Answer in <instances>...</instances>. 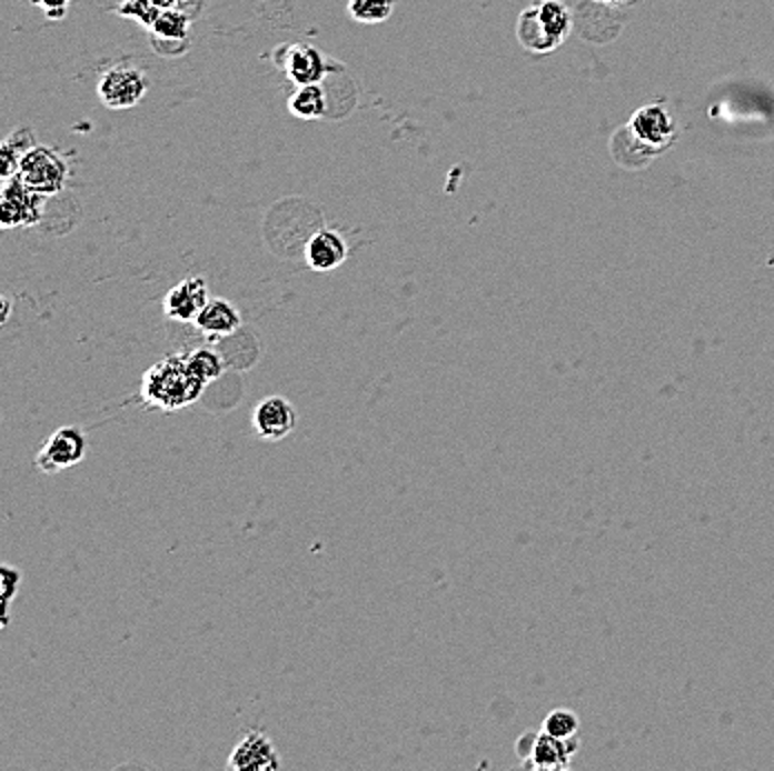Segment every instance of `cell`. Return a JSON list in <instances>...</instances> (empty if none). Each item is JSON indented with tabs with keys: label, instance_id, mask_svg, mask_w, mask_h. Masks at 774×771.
I'll list each match as a JSON object with an SVG mask.
<instances>
[{
	"label": "cell",
	"instance_id": "5b68a950",
	"mask_svg": "<svg viewBox=\"0 0 774 771\" xmlns=\"http://www.w3.org/2000/svg\"><path fill=\"white\" fill-rule=\"evenodd\" d=\"M147 76L131 64H116L98 80V98L107 109L122 111L136 107L147 93Z\"/></svg>",
	"mask_w": 774,
	"mask_h": 771
},
{
	"label": "cell",
	"instance_id": "277c9868",
	"mask_svg": "<svg viewBox=\"0 0 774 771\" xmlns=\"http://www.w3.org/2000/svg\"><path fill=\"white\" fill-rule=\"evenodd\" d=\"M27 187L42 196H53L62 191L69 178L67 160L53 151L51 147L33 144L20 160V169L16 173Z\"/></svg>",
	"mask_w": 774,
	"mask_h": 771
},
{
	"label": "cell",
	"instance_id": "30bf717a",
	"mask_svg": "<svg viewBox=\"0 0 774 771\" xmlns=\"http://www.w3.org/2000/svg\"><path fill=\"white\" fill-rule=\"evenodd\" d=\"M207 280L200 276H189L173 284L162 298V311L167 318L178 322H194L202 307L209 302Z\"/></svg>",
	"mask_w": 774,
	"mask_h": 771
},
{
	"label": "cell",
	"instance_id": "4316f807",
	"mask_svg": "<svg viewBox=\"0 0 774 771\" xmlns=\"http://www.w3.org/2000/svg\"><path fill=\"white\" fill-rule=\"evenodd\" d=\"M601 2H607V4H621V2H625V0H601Z\"/></svg>",
	"mask_w": 774,
	"mask_h": 771
},
{
	"label": "cell",
	"instance_id": "8992f818",
	"mask_svg": "<svg viewBox=\"0 0 774 771\" xmlns=\"http://www.w3.org/2000/svg\"><path fill=\"white\" fill-rule=\"evenodd\" d=\"M85 453H87L85 431L76 424H67L49 433V438L36 453L33 464L42 473H58L62 469L78 464L85 458Z\"/></svg>",
	"mask_w": 774,
	"mask_h": 771
},
{
	"label": "cell",
	"instance_id": "9a60e30c",
	"mask_svg": "<svg viewBox=\"0 0 774 771\" xmlns=\"http://www.w3.org/2000/svg\"><path fill=\"white\" fill-rule=\"evenodd\" d=\"M287 109L294 118L298 120H318L327 111V96L320 87L316 84H296L287 100Z\"/></svg>",
	"mask_w": 774,
	"mask_h": 771
},
{
	"label": "cell",
	"instance_id": "44dd1931",
	"mask_svg": "<svg viewBox=\"0 0 774 771\" xmlns=\"http://www.w3.org/2000/svg\"><path fill=\"white\" fill-rule=\"evenodd\" d=\"M160 7L153 2V0H122L118 7H116V13L122 16V18H131L136 20L140 27L145 29H151L153 22L158 20L160 16Z\"/></svg>",
	"mask_w": 774,
	"mask_h": 771
},
{
	"label": "cell",
	"instance_id": "8fae6325",
	"mask_svg": "<svg viewBox=\"0 0 774 771\" xmlns=\"http://www.w3.org/2000/svg\"><path fill=\"white\" fill-rule=\"evenodd\" d=\"M347 260V242L334 229H318L305 244V264L316 273H329Z\"/></svg>",
	"mask_w": 774,
	"mask_h": 771
},
{
	"label": "cell",
	"instance_id": "4fadbf2b",
	"mask_svg": "<svg viewBox=\"0 0 774 771\" xmlns=\"http://www.w3.org/2000/svg\"><path fill=\"white\" fill-rule=\"evenodd\" d=\"M285 73L294 84H316L327 73V60L316 47L294 42L285 51Z\"/></svg>",
	"mask_w": 774,
	"mask_h": 771
},
{
	"label": "cell",
	"instance_id": "2e32d148",
	"mask_svg": "<svg viewBox=\"0 0 774 771\" xmlns=\"http://www.w3.org/2000/svg\"><path fill=\"white\" fill-rule=\"evenodd\" d=\"M36 144L29 129H16L0 147V176L2 180H9L18 173L22 156Z\"/></svg>",
	"mask_w": 774,
	"mask_h": 771
},
{
	"label": "cell",
	"instance_id": "603a6c76",
	"mask_svg": "<svg viewBox=\"0 0 774 771\" xmlns=\"http://www.w3.org/2000/svg\"><path fill=\"white\" fill-rule=\"evenodd\" d=\"M69 2H71V0H33V4L40 7V9L47 13V18H51V20L64 18Z\"/></svg>",
	"mask_w": 774,
	"mask_h": 771
},
{
	"label": "cell",
	"instance_id": "d4e9b609",
	"mask_svg": "<svg viewBox=\"0 0 774 771\" xmlns=\"http://www.w3.org/2000/svg\"><path fill=\"white\" fill-rule=\"evenodd\" d=\"M0 302H2V318H0V322L4 324L9 320V313H11V300H9V296H2Z\"/></svg>",
	"mask_w": 774,
	"mask_h": 771
},
{
	"label": "cell",
	"instance_id": "ac0fdd59",
	"mask_svg": "<svg viewBox=\"0 0 774 771\" xmlns=\"http://www.w3.org/2000/svg\"><path fill=\"white\" fill-rule=\"evenodd\" d=\"M187 362H189V369L198 376V380H202L205 384L218 380L225 371V360L218 351L209 349V347H200V349H194L191 353H187Z\"/></svg>",
	"mask_w": 774,
	"mask_h": 771
},
{
	"label": "cell",
	"instance_id": "52a82bcc",
	"mask_svg": "<svg viewBox=\"0 0 774 771\" xmlns=\"http://www.w3.org/2000/svg\"><path fill=\"white\" fill-rule=\"evenodd\" d=\"M0 209H2V216H0L2 229L33 227L42 220L44 196L27 187L18 176H13L4 180Z\"/></svg>",
	"mask_w": 774,
	"mask_h": 771
},
{
	"label": "cell",
	"instance_id": "6da1fadb",
	"mask_svg": "<svg viewBox=\"0 0 774 771\" xmlns=\"http://www.w3.org/2000/svg\"><path fill=\"white\" fill-rule=\"evenodd\" d=\"M205 387L189 369L187 356H167L142 373L140 398L153 409L178 411L194 404Z\"/></svg>",
	"mask_w": 774,
	"mask_h": 771
},
{
	"label": "cell",
	"instance_id": "9c48e42d",
	"mask_svg": "<svg viewBox=\"0 0 774 771\" xmlns=\"http://www.w3.org/2000/svg\"><path fill=\"white\" fill-rule=\"evenodd\" d=\"M280 767V755L269 735L260 731L245 733L227 758V769L231 771H276Z\"/></svg>",
	"mask_w": 774,
	"mask_h": 771
},
{
	"label": "cell",
	"instance_id": "ffe728a7",
	"mask_svg": "<svg viewBox=\"0 0 774 771\" xmlns=\"http://www.w3.org/2000/svg\"><path fill=\"white\" fill-rule=\"evenodd\" d=\"M545 733L554 735V738H560V740H569V738H576L578 735V729H580V720L574 711L569 709H554L545 715L543 720V727H540Z\"/></svg>",
	"mask_w": 774,
	"mask_h": 771
},
{
	"label": "cell",
	"instance_id": "ba28073f",
	"mask_svg": "<svg viewBox=\"0 0 774 771\" xmlns=\"http://www.w3.org/2000/svg\"><path fill=\"white\" fill-rule=\"evenodd\" d=\"M296 422H298L296 407L285 395L262 398L251 413V427L256 435L262 440L287 438L296 429Z\"/></svg>",
	"mask_w": 774,
	"mask_h": 771
},
{
	"label": "cell",
	"instance_id": "3957f363",
	"mask_svg": "<svg viewBox=\"0 0 774 771\" xmlns=\"http://www.w3.org/2000/svg\"><path fill=\"white\" fill-rule=\"evenodd\" d=\"M629 142L641 147L645 160L665 151L676 138V122L663 102H652L634 111L625 129H618Z\"/></svg>",
	"mask_w": 774,
	"mask_h": 771
},
{
	"label": "cell",
	"instance_id": "e0dca14e",
	"mask_svg": "<svg viewBox=\"0 0 774 771\" xmlns=\"http://www.w3.org/2000/svg\"><path fill=\"white\" fill-rule=\"evenodd\" d=\"M149 31L153 40H160L165 44L185 42L189 36V16L180 9H162Z\"/></svg>",
	"mask_w": 774,
	"mask_h": 771
},
{
	"label": "cell",
	"instance_id": "5bb4252c",
	"mask_svg": "<svg viewBox=\"0 0 774 771\" xmlns=\"http://www.w3.org/2000/svg\"><path fill=\"white\" fill-rule=\"evenodd\" d=\"M194 324L209 338L231 336L240 327V311L234 302L225 298H209V302L196 316Z\"/></svg>",
	"mask_w": 774,
	"mask_h": 771
},
{
	"label": "cell",
	"instance_id": "484cf974",
	"mask_svg": "<svg viewBox=\"0 0 774 771\" xmlns=\"http://www.w3.org/2000/svg\"><path fill=\"white\" fill-rule=\"evenodd\" d=\"M160 9H178L185 0H153Z\"/></svg>",
	"mask_w": 774,
	"mask_h": 771
},
{
	"label": "cell",
	"instance_id": "d6986e66",
	"mask_svg": "<svg viewBox=\"0 0 774 771\" xmlns=\"http://www.w3.org/2000/svg\"><path fill=\"white\" fill-rule=\"evenodd\" d=\"M396 0H349L347 13L360 24H380L394 13Z\"/></svg>",
	"mask_w": 774,
	"mask_h": 771
},
{
	"label": "cell",
	"instance_id": "cb8c5ba5",
	"mask_svg": "<svg viewBox=\"0 0 774 771\" xmlns=\"http://www.w3.org/2000/svg\"><path fill=\"white\" fill-rule=\"evenodd\" d=\"M536 735H538V731H525L523 735H518V740L514 744V751L520 758V764L529 758V753L534 749V742H536Z\"/></svg>",
	"mask_w": 774,
	"mask_h": 771
},
{
	"label": "cell",
	"instance_id": "7a4b0ae2",
	"mask_svg": "<svg viewBox=\"0 0 774 771\" xmlns=\"http://www.w3.org/2000/svg\"><path fill=\"white\" fill-rule=\"evenodd\" d=\"M569 29L572 13L563 0H538L520 11L516 38L532 53H549L567 38Z\"/></svg>",
	"mask_w": 774,
	"mask_h": 771
},
{
	"label": "cell",
	"instance_id": "7c38bea8",
	"mask_svg": "<svg viewBox=\"0 0 774 771\" xmlns=\"http://www.w3.org/2000/svg\"><path fill=\"white\" fill-rule=\"evenodd\" d=\"M576 749H578V735L569 738V740H560V738H554L540 729L536 735L534 749H532L529 758L523 762V767L543 769V771L567 769Z\"/></svg>",
	"mask_w": 774,
	"mask_h": 771
},
{
	"label": "cell",
	"instance_id": "7402d4cb",
	"mask_svg": "<svg viewBox=\"0 0 774 771\" xmlns=\"http://www.w3.org/2000/svg\"><path fill=\"white\" fill-rule=\"evenodd\" d=\"M20 580H22L20 569H16V567H11V564H7V562L0 567V582H2V627H7V622H9V607H11V600H13L16 593H18Z\"/></svg>",
	"mask_w": 774,
	"mask_h": 771
}]
</instances>
